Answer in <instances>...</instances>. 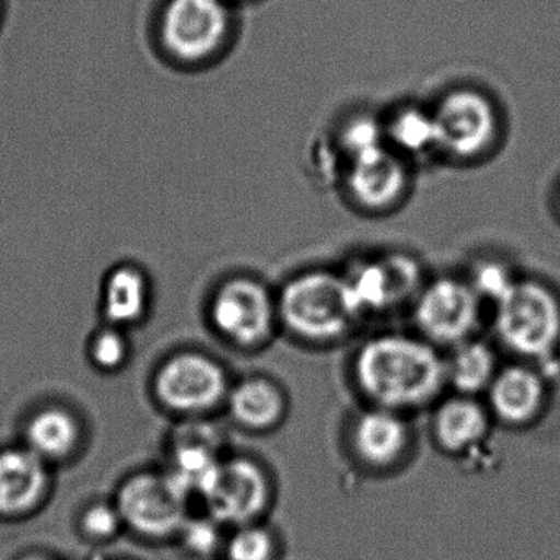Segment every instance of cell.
I'll use <instances>...</instances> for the list:
<instances>
[{
  "label": "cell",
  "mask_w": 560,
  "mask_h": 560,
  "mask_svg": "<svg viewBox=\"0 0 560 560\" xmlns=\"http://www.w3.org/2000/svg\"><path fill=\"white\" fill-rule=\"evenodd\" d=\"M349 376L365 405L408 416L432 408L447 393L445 352L415 330L363 339L350 357Z\"/></svg>",
  "instance_id": "6da1fadb"
},
{
  "label": "cell",
  "mask_w": 560,
  "mask_h": 560,
  "mask_svg": "<svg viewBox=\"0 0 560 560\" xmlns=\"http://www.w3.org/2000/svg\"><path fill=\"white\" fill-rule=\"evenodd\" d=\"M277 300L281 332L307 347L342 343L362 324L340 268L294 271L277 288Z\"/></svg>",
  "instance_id": "7a4b0ae2"
},
{
  "label": "cell",
  "mask_w": 560,
  "mask_h": 560,
  "mask_svg": "<svg viewBox=\"0 0 560 560\" xmlns=\"http://www.w3.org/2000/svg\"><path fill=\"white\" fill-rule=\"evenodd\" d=\"M490 310L501 352L544 369L559 362L560 291L550 281L521 273Z\"/></svg>",
  "instance_id": "3957f363"
},
{
  "label": "cell",
  "mask_w": 560,
  "mask_h": 560,
  "mask_svg": "<svg viewBox=\"0 0 560 560\" xmlns=\"http://www.w3.org/2000/svg\"><path fill=\"white\" fill-rule=\"evenodd\" d=\"M439 159L477 165L493 155L503 139V114L497 100L471 84L442 91L431 101Z\"/></svg>",
  "instance_id": "277c9868"
},
{
  "label": "cell",
  "mask_w": 560,
  "mask_h": 560,
  "mask_svg": "<svg viewBox=\"0 0 560 560\" xmlns=\"http://www.w3.org/2000/svg\"><path fill=\"white\" fill-rule=\"evenodd\" d=\"M235 37L232 0H168L159 22L160 48L185 68L221 60Z\"/></svg>",
  "instance_id": "5b68a950"
},
{
  "label": "cell",
  "mask_w": 560,
  "mask_h": 560,
  "mask_svg": "<svg viewBox=\"0 0 560 560\" xmlns=\"http://www.w3.org/2000/svg\"><path fill=\"white\" fill-rule=\"evenodd\" d=\"M208 320L212 330L234 349H267L281 334L277 288L255 275H232L212 291Z\"/></svg>",
  "instance_id": "8992f818"
},
{
  "label": "cell",
  "mask_w": 560,
  "mask_h": 560,
  "mask_svg": "<svg viewBox=\"0 0 560 560\" xmlns=\"http://www.w3.org/2000/svg\"><path fill=\"white\" fill-rule=\"evenodd\" d=\"M340 271L360 323L411 306L429 278L419 258L405 250L357 255Z\"/></svg>",
  "instance_id": "52a82bcc"
},
{
  "label": "cell",
  "mask_w": 560,
  "mask_h": 560,
  "mask_svg": "<svg viewBox=\"0 0 560 560\" xmlns=\"http://www.w3.org/2000/svg\"><path fill=\"white\" fill-rule=\"evenodd\" d=\"M487 304L464 273L429 277L409 306L412 330L442 352L480 336Z\"/></svg>",
  "instance_id": "ba28073f"
},
{
  "label": "cell",
  "mask_w": 560,
  "mask_h": 560,
  "mask_svg": "<svg viewBox=\"0 0 560 560\" xmlns=\"http://www.w3.org/2000/svg\"><path fill=\"white\" fill-rule=\"evenodd\" d=\"M270 470L250 455L224 457L201 498L208 516L221 526L234 527L264 521L275 500Z\"/></svg>",
  "instance_id": "9c48e42d"
},
{
  "label": "cell",
  "mask_w": 560,
  "mask_h": 560,
  "mask_svg": "<svg viewBox=\"0 0 560 560\" xmlns=\"http://www.w3.org/2000/svg\"><path fill=\"white\" fill-rule=\"evenodd\" d=\"M232 382L224 363L198 350L175 353L156 370V401L182 416H202L225 405Z\"/></svg>",
  "instance_id": "30bf717a"
},
{
  "label": "cell",
  "mask_w": 560,
  "mask_h": 560,
  "mask_svg": "<svg viewBox=\"0 0 560 560\" xmlns=\"http://www.w3.org/2000/svg\"><path fill=\"white\" fill-rule=\"evenodd\" d=\"M188 491L170 474H137L120 485L116 498L124 524L149 539L179 536L188 520Z\"/></svg>",
  "instance_id": "8fae6325"
},
{
  "label": "cell",
  "mask_w": 560,
  "mask_h": 560,
  "mask_svg": "<svg viewBox=\"0 0 560 560\" xmlns=\"http://www.w3.org/2000/svg\"><path fill=\"white\" fill-rule=\"evenodd\" d=\"M415 170L388 145L380 147L346 160L339 185L357 211L370 215L389 214L408 199Z\"/></svg>",
  "instance_id": "7c38bea8"
},
{
  "label": "cell",
  "mask_w": 560,
  "mask_h": 560,
  "mask_svg": "<svg viewBox=\"0 0 560 560\" xmlns=\"http://www.w3.org/2000/svg\"><path fill=\"white\" fill-rule=\"evenodd\" d=\"M346 447L370 474H392L411 457L415 429L405 412L365 405L347 422Z\"/></svg>",
  "instance_id": "4fadbf2b"
},
{
  "label": "cell",
  "mask_w": 560,
  "mask_h": 560,
  "mask_svg": "<svg viewBox=\"0 0 560 560\" xmlns=\"http://www.w3.org/2000/svg\"><path fill=\"white\" fill-rule=\"evenodd\" d=\"M546 370L523 360L501 363L483 395L493 421L510 429L536 424L550 399L549 373Z\"/></svg>",
  "instance_id": "5bb4252c"
},
{
  "label": "cell",
  "mask_w": 560,
  "mask_h": 560,
  "mask_svg": "<svg viewBox=\"0 0 560 560\" xmlns=\"http://www.w3.org/2000/svg\"><path fill=\"white\" fill-rule=\"evenodd\" d=\"M431 409L432 444L448 457H464L490 438L494 421L483 398L447 392Z\"/></svg>",
  "instance_id": "9a60e30c"
},
{
  "label": "cell",
  "mask_w": 560,
  "mask_h": 560,
  "mask_svg": "<svg viewBox=\"0 0 560 560\" xmlns=\"http://www.w3.org/2000/svg\"><path fill=\"white\" fill-rule=\"evenodd\" d=\"M50 483L48 462L27 445L0 451V516L21 517L37 510Z\"/></svg>",
  "instance_id": "2e32d148"
},
{
  "label": "cell",
  "mask_w": 560,
  "mask_h": 560,
  "mask_svg": "<svg viewBox=\"0 0 560 560\" xmlns=\"http://www.w3.org/2000/svg\"><path fill=\"white\" fill-rule=\"evenodd\" d=\"M224 406L238 428L267 434L287 421L290 398L287 389L271 376L248 375L232 383Z\"/></svg>",
  "instance_id": "e0dca14e"
},
{
  "label": "cell",
  "mask_w": 560,
  "mask_h": 560,
  "mask_svg": "<svg viewBox=\"0 0 560 560\" xmlns=\"http://www.w3.org/2000/svg\"><path fill=\"white\" fill-rule=\"evenodd\" d=\"M383 130L388 149L411 166L439 159L438 133L429 103H399L383 114Z\"/></svg>",
  "instance_id": "ac0fdd59"
},
{
  "label": "cell",
  "mask_w": 560,
  "mask_h": 560,
  "mask_svg": "<svg viewBox=\"0 0 560 560\" xmlns=\"http://www.w3.org/2000/svg\"><path fill=\"white\" fill-rule=\"evenodd\" d=\"M152 304V281L139 265L124 261L107 271L101 287L104 323L127 329L145 319Z\"/></svg>",
  "instance_id": "d6986e66"
},
{
  "label": "cell",
  "mask_w": 560,
  "mask_h": 560,
  "mask_svg": "<svg viewBox=\"0 0 560 560\" xmlns=\"http://www.w3.org/2000/svg\"><path fill=\"white\" fill-rule=\"evenodd\" d=\"M500 366L497 343L481 336L474 337L445 352L447 392L483 398Z\"/></svg>",
  "instance_id": "ffe728a7"
},
{
  "label": "cell",
  "mask_w": 560,
  "mask_h": 560,
  "mask_svg": "<svg viewBox=\"0 0 560 560\" xmlns=\"http://www.w3.org/2000/svg\"><path fill=\"white\" fill-rule=\"evenodd\" d=\"M80 441V422L60 406L40 409L25 428V445L47 462L70 457Z\"/></svg>",
  "instance_id": "44dd1931"
},
{
  "label": "cell",
  "mask_w": 560,
  "mask_h": 560,
  "mask_svg": "<svg viewBox=\"0 0 560 560\" xmlns=\"http://www.w3.org/2000/svg\"><path fill=\"white\" fill-rule=\"evenodd\" d=\"M225 560H280V536L264 521L234 527L224 540Z\"/></svg>",
  "instance_id": "7402d4cb"
},
{
  "label": "cell",
  "mask_w": 560,
  "mask_h": 560,
  "mask_svg": "<svg viewBox=\"0 0 560 560\" xmlns=\"http://www.w3.org/2000/svg\"><path fill=\"white\" fill-rule=\"evenodd\" d=\"M464 275L481 301L491 307L513 287L521 273L506 258L483 255L474 258Z\"/></svg>",
  "instance_id": "603a6c76"
},
{
  "label": "cell",
  "mask_w": 560,
  "mask_h": 560,
  "mask_svg": "<svg viewBox=\"0 0 560 560\" xmlns=\"http://www.w3.org/2000/svg\"><path fill=\"white\" fill-rule=\"evenodd\" d=\"M120 327L104 324L91 336L90 352L91 362L104 372L119 370L129 359V340Z\"/></svg>",
  "instance_id": "cb8c5ba5"
},
{
  "label": "cell",
  "mask_w": 560,
  "mask_h": 560,
  "mask_svg": "<svg viewBox=\"0 0 560 560\" xmlns=\"http://www.w3.org/2000/svg\"><path fill=\"white\" fill-rule=\"evenodd\" d=\"M81 530L91 539L106 540L117 536L124 526L122 517L116 504L93 503L83 511L80 521Z\"/></svg>",
  "instance_id": "d4e9b609"
},
{
  "label": "cell",
  "mask_w": 560,
  "mask_h": 560,
  "mask_svg": "<svg viewBox=\"0 0 560 560\" xmlns=\"http://www.w3.org/2000/svg\"><path fill=\"white\" fill-rule=\"evenodd\" d=\"M221 527V524L212 520L211 516L198 517V520L188 517L179 537L185 542L186 549L198 553V556H208L224 546L221 530H219Z\"/></svg>",
  "instance_id": "484cf974"
},
{
  "label": "cell",
  "mask_w": 560,
  "mask_h": 560,
  "mask_svg": "<svg viewBox=\"0 0 560 560\" xmlns=\"http://www.w3.org/2000/svg\"><path fill=\"white\" fill-rule=\"evenodd\" d=\"M553 205H556L557 214L560 215V183L557 186L556 198H553Z\"/></svg>",
  "instance_id": "4316f807"
},
{
  "label": "cell",
  "mask_w": 560,
  "mask_h": 560,
  "mask_svg": "<svg viewBox=\"0 0 560 560\" xmlns=\"http://www.w3.org/2000/svg\"><path fill=\"white\" fill-rule=\"evenodd\" d=\"M21 560H50V559H47V557H42V556H27Z\"/></svg>",
  "instance_id": "83f0119b"
},
{
  "label": "cell",
  "mask_w": 560,
  "mask_h": 560,
  "mask_svg": "<svg viewBox=\"0 0 560 560\" xmlns=\"http://www.w3.org/2000/svg\"><path fill=\"white\" fill-rule=\"evenodd\" d=\"M232 2L235 4V2H242V0H232Z\"/></svg>",
  "instance_id": "f1b7e54d"
}]
</instances>
